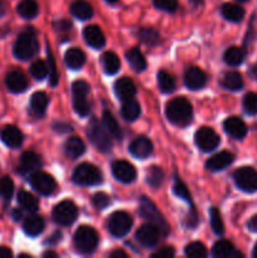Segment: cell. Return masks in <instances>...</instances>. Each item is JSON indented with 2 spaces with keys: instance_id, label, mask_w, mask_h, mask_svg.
Masks as SVG:
<instances>
[{
  "instance_id": "1",
  "label": "cell",
  "mask_w": 257,
  "mask_h": 258,
  "mask_svg": "<svg viewBox=\"0 0 257 258\" xmlns=\"http://www.w3.org/2000/svg\"><path fill=\"white\" fill-rule=\"evenodd\" d=\"M39 52V43L37 39V33L32 27L25 28L15 39L13 45V54L20 60L32 59Z\"/></svg>"
},
{
  "instance_id": "2",
  "label": "cell",
  "mask_w": 257,
  "mask_h": 258,
  "mask_svg": "<svg viewBox=\"0 0 257 258\" xmlns=\"http://www.w3.org/2000/svg\"><path fill=\"white\" fill-rule=\"evenodd\" d=\"M165 113L168 120L176 126L189 125L193 118V107L185 97H175L166 105Z\"/></svg>"
},
{
  "instance_id": "3",
  "label": "cell",
  "mask_w": 257,
  "mask_h": 258,
  "mask_svg": "<svg viewBox=\"0 0 257 258\" xmlns=\"http://www.w3.org/2000/svg\"><path fill=\"white\" fill-rule=\"evenodd\" d=\"M87 135L92 145L97 149L101 153L106 154L110 153L112 149V140H111V135L106 127L103 126L102 122L97 120V118L92 117L88 122L87 126Z\"/></svg>"
},
{
  "instance_id": "4",
  "label": "cell",
  "mask_w": 257,
  "mask_h": 258,
  "mask_svg": "<svg viewBox=\"0 0 257 258\" xmlns=\"http://www.w3.org/2000/svg\"><path fill=\"white\" fill-rule=\"evenodd\" d=\"M139 212H140V216L144 219H146L149 223L158 227L160 229L161 234L168 236L169 232H170V227H169L168 222L165 221L160 211L156 208L154 202H151L148 197H141L140 202H139Z\"/></svg>"
},
{
  "instance_id": "5",
  "label": "cell",
  "mask_w": 257,
  "mask_h": 258,
  "mask_svg": "<svg viewBox=\"0 0 257 258\" xmlns=\"http://www.w3.org/2000/svg\"><path fill=\"white\" fill-rule=\"evenodd\" d=\"M73 243L78 252L83 254L92 253L98 244V234L95 228L90 226H81L76 231Z\"/></svg>"
},
{
  "instance_id": "6",
  "label": "cell",
  "mask_w": 257,
  "mask_h": 258,
  "mask_svg": "<svg viewBox=\"0 0 257 258\" xmlns=\"http://www.w3.org/2000/svg\"><path fill=\"white\" fill-rule=\"evenodd\" d=\"M72 180L78 185L91 186L97 185L102 181V173L97 166L90 163H82L76 166L73 171Z\"/></svg>"
},
{
  "instance_id": "7",
  "label": "cell",
  "mask_w": 257,
  "mask_h": 258,
  "mask_svg": "<svg viewBox=\"0 0 257 258\" xmlns=\"http://www.w3.org/2000/svg\"><path fill=\"white\" fill-rule=\"evenodd\" d=\"M88 92H90V86L86 81L78 80L75 81L72 85V97H73V107L75 111L81 116L86 117L91 111L90 102H88Z\"/></svg>"
},
{
  "instance_id": "8",
  "label": "cell",
  "mask_w": 257,
  "mask_h": 258,
  "mask_svg": "<svg viewBox=\"0 0 257 258\" xmlns=\"http://www.w3.org/2000/svg\"><path fill=\"white\" fill-rule=\"evenodd\" d=\"M131 227H133V218L126 212H115L108 218V232L115 237H125L130 232Z\"/></svg>"
},
{
  "instance_id": "9",
  "label": "cell",
  "mask_w": 257,
  "mask_h": 258,
  "mask_svg": "<svg viewBox=\"0 0 257 258\" xmlns=\"http://www.w3.org/2000/svg\"><path fill=\"white\" fill-rule=\"evenodd\" d=\"M234 183L244 193L257 191V171L251 166H242L234 171Z\"/></svg>"
},
{
  "instance_id": "10",
  "label": "cell",
  "mask_w": 257,
  "mask_h": 258,
  "mask_svg": "<svg viewBox=\"0 0 257 258\" xmlns=\"http://www.w3.org/2000/svg\"><path fill=\"white\" fill-rule=\"evenodd\" d=\"M53 219L60 226H70L78 216V208L72 201H62L53 208Z\"/></svg>"
},
{
  "instance_id": "11",
  "label": "cell",
  "mask_w": 257,
  "mask_h": 258,
  "mask_svg": "<svg viewBox=\"0 0 257 258\" xmlns=\"http://www.w3.org/2000/svg\"><path fill=\"white\" fill-rule=\"evenodd\" d=\"M29 183L35 191L45 197L53 194L57 189V183H55L54 178L48 173H44V171L38 170L30 174Z\"/></svg>"
},
{
  "instance_id": "12",
  "label": "cell",
  "mask_w": 257,
  "mask_h": 258,
  "mask_svg": "<svg viewBox=\"0 0 257 258\" xmlns=\"http://www.w3.org/2000/svg\"><path fill=\"white\" fill-rule=\"evenodd\" d=\"M196 145L204 153L213 151L221 144V138L212 127L204 126L196 133Z\"/></svg>"
},
{
  "instance_id": "13",
  "label": "cell",
  "mask_w": 257,
  "mask_h": 258,
  "mask_svg": "<svg viewBox=\"0 0 257 258\" xmlns=\"http://www.w3.org/2000/svg\"><path fill=\"white\" fill-rule=\"evenodd\" d=\"M161 232L154 224L148 223L141 226L136 232V241L141 244V246L146 247V248H151L158 244L159 239H160Z\"/></svg>"
},
{
  "instance_id": "14",
  "label": "cell",
  "mask_w": 257,
  "mask_h": 258,
  "mask_svg": "<svg viewBox=\"0 0 257 258\" xmlns=\"http://www.w3.org/2000/svg\"><path fill=\"white\" fill-rule=\"evenodd\" d=\"M40 165H42V160L38 154H35L34 151H25L20 155L17 170L20 175H30L39 170Z\"/></svg>"
},
{
  "instance_id": "15",
  "label": "cell",
  "mask_w": 257,
  "mask_h": 258,
  "mask_svg": "<svg viewBox=\"0 0 257 258\" xmlns=\"http://www.w3.org/2000/svg\"><path fill=\"white\" fill-rule=\"evenodd\" d=\"M113 176L121 183H133L136 179V169L134 168L133 164L125 160H116L111 165Z\"/></svg>"
},
{
  "instance_id": "16",
  "label": "cell",
  "mask_w": 257,
  "mask_h": 258,
  "mask_svg": "<svg viewBox=\"0 0 257 258\" xmlns=\"http://www.w3.org/2000/svg\"><path fill=\"white\" fill-rule=\"evenodd\" d=\"M0 140L8 148L18 149L22 146L23 141H24V135L17 126L7 125L0 131Z\"/></svg>"
},
{
  "instance_id": "17",
  "label": "cell",
  "mask_w": 257,
  "mask_h": 258,
  "mask_svg": "<svg viewBox=\"0 0 257 258\" xmlns=\"http://www.w3.org/2000/svg\"><path fill=\"white\" fill-rule=\"evenodd\" d=\"M28 78L20 70H13L5 77V86L12 93H23L28 88Z\"/></svg>"
},
{
  "instance_id": "18",
  "label": "cell",
  "mask_w": 257,
  "mask_h": 258,
  "mask_svg": "<svg viewBox=\"0 0 257 258\" xmlns=\"http://www.w3.org/2000/svg\"><path fill=\"white\" fill-rule=\"evenodd\" d=\"M184 83L189 90H201L207 83V75L199 67H189L184 75Z\"/></svg>"
},
{
  "instance_id": "19",
  "label": "cell",
  "mask_w": 257,
  "mask_h": 258,
  "mask_svg": "<svg viewBox=\"0 0 257 258\" xmlns=\"http://www.w3.org/2000/svg\"><path fill=\"white\" fill-rule=\"evenodd\" d=\"M128 151L136 159H146L153 153V143L145 136L134 139L128 145Z\"/></svg>"
},
{
  "instance_id": "20",
  "label": "cell",
  "mask_w": 257,
  "mask_h": 258,
  "mask_svg": "<svg viewBox=\"0 0 257 258\" xmlns=\"http://www.w3.org/2000/svg\"><path fill=\"white\" fill-rule=\"evenodd\" d=\"M83 38H85V42L95 49H100L106 44L105 34L98 25L91 24L86 27L83 29Z\"/></svg>"
},
{
  "instance_id": "21",
  "label": "cell",
  "mask_w": 257,
  "mask_h": 258,
  "mask_svg": "<svg viewBox=\"0 0 257 258\" xmlns=\"http://www.w3.org/2000/svg\"><path fill=\"white\" fill-rule=\"evenodd\" d=\"M234 160L233 154L229 153V151H221V153L216 154L212 158H209L206 163V168L208 169L209 171H213V173H217V171L224 170L227 166L231 165Z\"/></svg>"
},
{
  "instance_id": "22",
  "label": "cell",
  "mask_w": 257,
  "mask_h": 258,
  "mask_svg": "<svg viewBox=\"0 0 257 258\" xmlns=\"http://www.w3.org/2000/svg\"><path fill=\"white\" fill-rule=\"evenodd\" d=\"M48 103H49V98H48L47 93L42 92V91L34 92L30 97L29 102L30 113L37 118L43 117L45 115V111H47Z\"/></svg>"
},
{
  "instance_id": "23",
  "label": "cell",
  "mask_w": 257,
  "mask_h": 258,
  "mask_svg": "<svg viewBox=\"0 0 257 258\" xmlns=\"http://www.w3.org/2000/svg\"><path fill=\"white\" fill-rule=\"evenodd\" d=\"M224 131L228 134L229 136H232L233 139L237 140H241L244 136L247 135V126L243 122V120H241L239 117L236 116H231V117L227 118L223 122Z\"/></svg>"
},
{
  "instance_id": "24",
  "label": "cell",
  "mask_w": 257,
  "mask_h": 258,
  "mask_svg": "<svg viewBox=\"0 0 257 258\" xmlns=\"http://www.w3.org/2000/svg\"><path fill=\"white\" fill-rule=\"evenodd\" d=\"M113 91H115V95L117 96L118 100L123 101L135 96L136 86L131 78L121 77L115 82Z\"/></svg>"
},
{
  "instance_id": "25",
  "label": "cell",
  "mask_w": 257,
  "mask_h": 258,
  "mask_svg": "<svg viewBox=\"0 0 257 258\" xmlns=\"http://www.w3.org/2000/svg\"><path fill=\"white\" fill-rule=\"evenodd\" d=\"M45 222L38 214H30L23 222V231L27 236L29 237H37L44 231Z\"/></svg>"
},
{
  "instance_id": "26",
  "label": "cell",
  "mask_w": 257,
  "mask_h": 258,
  "mask_svg": "<svg viewBox=\"0 0 257 258\" xmlns=\"http://www.w3.org/2000/svg\"><path fill=\"white\" fill-rule=\"evenodd\" d=\"M71 14L80 20H88L93 17V8L87 0H75L70 7Z\"/></svg>"
},
{
  "instance_id": "27",
  "label": "cell",
  "mask_w": 257,
  "mask_h": 258,
  "mask_svg": "<svg viewBox=\"0 0 257 258\" xmlns=\"http://www.w3.org/2000/svg\"><path fill=\"white\" fill-rule=\"evenodd\" d=\"M221 14L228 22L239 23L244 18V9L238 4L224 3L221 7Z\"/></svg>"
},
{
  "instance_id": "28",
  "label": "cell",
  "mask_w": 257,
  "mask_h": 258,
  "mask_svg": "<svg viewBox=\"0 0 257 258\" xmlns=\"http://www.w3.org/2000/svg\"><path fill=\"white\" fill-rule=\"evenodd\" d=\"M65 153L68 158L77 159L86 153V144L77 136H72L65 144Z\"/></svg>"
},
{
  "instance_id": "29",
  "label": "cell",
  "mask_w": 257,
  "mask_h": 258,
  "mask_svg": "<svg viewBox=\"0 0 257 258\" xmlns=\"http://www.w3.org/2000/svg\"><path fill=\"white\" fill-rule=\"evenodd\" d=\"M212 254L217 258H233L242 257L239 252L236 251L233 244L229 241H218L212 248Z\"/></svg>"
},
{
  "instance_id": "30",
  "label": "cell",
  "mask_w": 257,
  "mask_h": 258,
  "mask_svg": "<svg viewBox=\"0 0 257 258\" xmlns=\"http://www.w3.org/2000/svg\"><path fill=\"white\" fill-rule=\"evenodd\" d=\"M141 107L140 103L135 100L134 97L127 98V100L122 101V106H121V116L125 118L126 121H135L136 118L140 116Z\"/></svg>"
},
{
  "instance_id": "31",
  "label": "cell",
  "mask_w": 257,
  "mask_h": 258,
  "mask_svg": "<svg viewBox=\"0 0 257 258\" xmlns=\"http://www.w3.org/2000/svg\"><path fill=\"white\" fill-rule=\"evenodd\" d=\"M65 62L67 67L71 68V70H80L86 63V55L78 48H71V49L66 52Z\"/></svg>"
},
{
  "instance_id": "32",
  "label": "cell",
  "mask_w": 257,
  "mask_h": 258,
  "mask_svg": "<svg viewBox=\"0 0 257 258\" xmlns=\"http://www.w3.org/2000/svg\"><path fill=\"white\" fill-rule=\"evenodd\" d=\"M101 63H102V67H103V71H105V73H107V75L110 76L116 75V73L120 71V66H121L120 58L117 57L116 53L111 52V50L103 53L102 57H101Z\"/></svg>"
},
{
  "instance_id": "33",
  "label": "cell",
  "mask_w": 257,
  "mask_h": 258,
  "mask_svg": "<svg viewBox=\"0 0 257 258\" xmlns=\"http://www.w3.org/2000/svg\"><path fill=\"white\" fill-rule=\"evenodd\" d=\"M221 86L229 91H239L243 87V78H242L241 73L231 71V72L224 73L221 80Z\"/></svg>"
},
{
  "instance_id": "34",
  "label": "cell",
  "mask_w": 257,
  "mask_h": 258,
  "mask_svg": "<svg viewBox=\"0 0 257 258\" xmlns=\"http://www.w3.org/2000/svg\"><path fill=\"white\" fill-rule=\"evenodd\" d=\"M102 123L112 138H115L116 140H122V130H121L120 125H118V122L116 121V118L113 117V115L110 111H103Z\"/></svg>"
},
{
  "instance_id": "35",
  "label": "cell",
  "mask_w": 257,
  "mask_h": 258,
  "mask_svg": "<svg viewBox=\"0 0 257 258\" xmlns=\"http://www.w3.org/2000/svg\"><path fill=\"white\" fill-rule=\"evenodd\" d=\"M17 13L24 19H34L39 13V7L35 0H20L17 5Z\"/></svg>"
},
{
  "instance_id": "36",
  "label": "cell",
  "mask_w": 257,
  "mask_h": 258,
  "mask_svg": "<svg viewBox=\"0 0 257 258\" xmlns=\"http://www.w3.org/2000/svg\"><path fill=\"white\" fill-rule=\"evenodd\" d=\"M126 60L130 64L135 72H143L146 68V60L144 54L139 48H131L127 53H126Z\"/></svg>"
},
{
  "instance_id": "37",
  "label": "cell",
  "mask_w": 257,
  "mask_h": 258,
  "mask_svg": "<svg viewBox=\"0 0 257 258\" xmlns=\"http://www.w3.org/2000/svg\"><path fill=\"white\" fill-rule=\"evenodd\" d=\"M18 204L20 206V208L30 212V213H34L39 208L38 199L27 190H19V193H18Z\"/></svg>"
},
{
  "instance_id": "38",
  "label": "cell",
  "mask_w": 257,
  "mask_h": 258,
  "mask_svg": "<svg viewBox=\"0 0 257 258\" xmlns=\"http://www.w3.org/2000/svg\"><path fill=\"white\" fill-rule=\"evenodd\" d=\"M244 57H246V53H244V50L241 47H229L223 54L224 62L228 66H232V67L242 64Z\"/></svg>"
},
{
  "instance_id": "39",
  "label": "cell",
  "mask_w": 257,
  "mask_h": 258,
  "mask_svg": "<svg viewBox=\"0 0 257 258\" xmlns=\"http://www.w3.org/2000/svg\"><path fill=\"white\" fill-rule=\"evenodd\" d=\"M138 37L144 44L150 45V47L156 45L160 40V34L154 28H141L138 32Z\"/></svg>"
},
{
  "instance_id": "40",
  "label": "cell",
  "mask_w": 257,
  "mask_h": 258,
  "mask_svg": "<svg viewBox=\"0 0 257 258\" xmlns=\"http://www.w3.org/2000/svg\"><path fill=\"white\" fill-rule=\"evenodd\" d=\"M158 86L159 90L163 93H170L175 90V81H174L173 76L169 75L166 71H159Z\"/></svg>"
},
{
  "instance_id": "41",
  "label": "cell",
  "mask_w": 257,
  "mask_h": 258,
  "mask_svg": "<svg viewBox=\"0 0 257 258\" xmlns=\"http://www.w3.org/2000/svg\"><path fill=\"white\" fill-rule=\"evenodd\" d=\"M29 72L35 80L43 81L48 75H49V67L43 59H37L30 64Z\"/></svg>"
},
{
  "instance_id": "42",
  "label": "cell",
  "mask_w": 257,
  "mask_h": 258,
  "mask_svg": "<svg viewBox=\"0 0 257 258\" xmlns=\"http://www.w3.org/2000/svg\"><path fill=\"white\" fill-rule=\"evenodd\" d=\"M13 194H14V181L10 176H2L0 178V198L8 203L13 198Z\"/></svg>"
},
{
  "instance_id": "43",
  "label": "cell",
  "mask_w": 257,
  "mask_h": 258,
  "mask_svg": "<svg viewBox=\"0 0 257 258\" xmlns=\"http://www.w3.org/2000/svg\"><path fill=\"white\" fill-rule=\"evenodd\" d=\"M209 218H211V227L214 233L217 236H222L224 233V224L221 216V212L218 211V208L212 207L211 211H209Z\"/></svg>"
},
{
  "instance_id": "44",
  "label": "cell",
  "mask_w": 257,
  "mask_h": 258,
  "mask_svg": "<svg viewBox=\"0 0 257 258\" xmlns=\"http://www.w3.org/2000/svg\"><path fill=\"white\" fill-rule=\"evenodd\" d=\"M164 180V171L163 169L159 168V166L153 165L151 168H149L148 174H146V181L150 186L153 188H159L161 185Z\"/></svg>"
},
{
  "instance_id": "45",
  "label": "cell",
  "mask_w": 257,
  "mask_h": 258,
  "mask_svg": "<svg viewBox=\"0 0 257 258\" xmlns=\"http://www.w3.org/2000/svg\"><path fill=\"white\" fill-rule=\"evenodd\" d=\"M184 252H185L186 256L190 258H202L208 254L206 246L202 242H191V243L186 244Z\"/></svg>"
},
{
  "instance_id": "46",
  "label": "cell",
  "mask_w": 257,
  "mask_h": 258,
  "mask_svg": "<svg viewBox=\"0 0 257 258\" xmlns=\"http://www.w3.org/2000/svg\"><path fill=\"white\" fill-rule=\"evenodd\" d=\"M173 191L178 198L184 199L186 203L190 204L191 207H194L193 203H191V197H190V193H189L188 188H186L185 184H184L178 176H175V181H174V185H173Z\"/></svg>"
},
{
  "instance_id": "47",
  "label": "cell",
  "mask_w": 257,
  "mask_h": 258,
  "mask_svg": "<svg viewBox=\"0 0 257 258\" xmlns=\"http://www.w3.org/2000/svg\"><path fill=\"white\" fill-rule=\"evenodd\" d=\"M243 110L248 115L257 113V93L249 92L243 98Z\"/></svg>"
},
{
  "instance_id": "48",
  "label": "cell",
  "mask_w": 257,
  "mask_h": 258,
  "mask_svg": "<svg viewBox=\"0 0 257 258\" xmlns=\"http://www.w3.org/2000/svg\"><path fill=\"white\" fill-rule=\"evenodd\" d=\"M47 53H48V67H49V83L52 87H55L58 85V81H59V77H58V71L55 68V62L54 58H53L52 52H50V48H47Z\"/></svg>"
},
{
  "instance_id": "49",
  "label": "cell",
  "mask_w": 257,
  "mask_h": 258,
  "mask_svg": "<svg viewBox=\"0 0 257 258\" xmlns=\"http://www.w3.org/2000/svg\"><path fill=\"white\" fill-rule=\"evenodd\" d=\"M156 9L166 13H174L179 7L178 0H153Z\"/></svg>"
},
{
  "instance_id": "50",
  "label": "cell",
  "mask_w": 257,
  "mask_h": 258,
  "mask_svg": "<svg viewBox=\"0 0 257 258\" xmlns=\"http://www.w3.org/2000/svg\"><path fill=\"white\" fill-rule=\"evenodd\" d=\"M111 199L110 197L107 196L103 191H98V193L93 194L92 197V204L96 209H105L110 206Z\"/></svg>"
},
{
  "instance_id": "51",
  "label": "cell",
  "mask_w": 257,
  "mask_h": 258,
  "mask_svg": "<svg viewBox=\"0 0 257 258\" xmlns=\"http://www.w3.org/2000/svg\"><path fill=\"white\" fill-rule=\"evenodd\" d=\"M174 256H175V251L171 247H164V248H160L155 253L151 254L153 258H170Z\"/></svg>"
},
{
  "instance_id": "52",
  "label": "cell",
  "mask_w": 257,
  "mask_h": 258,
  "mask_svg": "<svg viewBox=\"0 0 257 258\" xmlns=\"http://www.w3.org/2000/svg\"><path fill=\"white\" fill-rule=\"evenodd\" d=\"M55 28L58 29V32H62V33H67L68 30L72 28V23L70 22V20H66V19H62V20H58L57 23H55Z\"/></svg>"
},
{
  "instance_id": "53",
  "label": "cell",
  "mask_w": 257,
  "mask_h": 258,
  "mask_svg": "<svg viewBox=\"0 0 257 258\" xmlns=\"http://www.w3.org/2000/svg\"><path fill=\"white\" fill-rule=\"evenodd\" d=\"M53 130L57 131L59 134H67L70 131H72V127H71L68 123L65 122H54L53 123Z\"/></svg>"
},
{
  "instance_id": "54",
  "label": "cell",
  "mask_w": 257,
  "mask_h": 258,
  "mask_svg": "<svg viewBox=\"0 0 257 258\" xmlns=\"http://www.w3.org/2000/svg\"><path fill=\"white\" fill-rule=\"evenodd\" d=\"M247 227H248V229L251 232H254V233H257V214H256V216L252 217V218L249 219L248 222H247Z\"/></svg>"
},
{
  "instance_id": "55",
  "label": "cell",
  "mask_w": 257,
  "mask_h": 258,
  "mask_svg": "<svg viewBox=\"0 0 257 258\" xmlns=\"http://www.w3.org/2000/svg\"><path fill=\"white\" fill-rule=\"evenodd\" d=\"M110 257L111 258H127L128 254L126 253L125 251H122V249H115V251L111 252Z\"/></svg>"
},
{
  "instance_id": "56",
  "label": "cell",
  "mask_w": 257,
  "mask_h": 258,
  "mask_svg": "<svg viewBox=\"0 0 257 258\" xmlns=\"http://www.w3.org/2000/svg\"><path fill=\"white\" fill-rule=\"evenodd\" d=\"M13 257L12 249L8 248V247L0 246V258H10Z\"/></svg>"
},
{
  "instance_id": "57",
  "label": "cell",
  "mask_w": 257,
  "mask_h": 258,
  "mask_svg": "<svg viewBox=\"0 0 257 258\" xmlns=\"http://www.w3.org/2000/svg\"><path fill=\"white\" fill-rule=\"evenodd\" d=\"M60 237H62V233H60V232H55L54 234H52V236H50V238H48L47 243L57 244L58 242L60 241Z\"/></svg>"
},
{
  "instance_id": "58",
  "label": "cell",
  "mask_w": 257,
  "mask_h": 258,
  "mask_svg": "<svg viewBox=\"0 0 257 258\" xmlns=\"http://www.w3.org/2000/svg\"><path fill=\"white\" fill-rule=\"evenodd\" d=\"M12 218L14 219L15 222H18V221H20V219L23 218V214H22V211H20V209H18V208H15V209H13L12 211Z\"/></svg>"
},
{
  "instance_id": "59",
  "label": "cell",
  "mask_w": 257,
  "mask_h": 258,
  "mask_svg": "<svg viewBox=\"0 0 257 258\" xmlns=\"http://www.w3.org/2000/svg\"><path fill=\"white\" fill-rule=\"evenodd\" d=\"M249 75H251L252 78L257 80V63H254V64L249 68Z\"/></svg>"
},
{
  "instance_id": "60",
  "label": "cell",
  "mask_w": 257,
  "mask_h": 258,
  "mask_svg": "<svg viewBox=\"0 0 257 258\" xmlns=\"http://www.w3.org/2000/svg\"><path fill=\"white\" fill-rule=\"evenodd\" d=\"M5 12H7V7H5V3L3 0H0V18L4 17Z\"/></svg>"
},
{
  "instance_id": "61",
  "label": "cell",
  "mask_w": 257,
  "mask_h": 258,
  "mask_svg": "<svg viewBox=\"0 0 257 258\" xmlns=\"http://www.w3.org/2000/svg\"><path fill=\"white\" fill-rule=\"evenodd\" d=\"M43 257H54V258H57L58 257V254L55 253V252H45L44 254H43Z\"/></svg>"
},
{
  "instance_id": "62",
  "label": "cell",
  "mask_w": 257,
  "mask_h": 258,
  "mask_svg": "<svg viewBox=\"0 0 257 258\" xmlns=\"http://www.w3.org/2000/svg\"><path fill=\"white\" fill-rule=\"evenodd\" d=\"M252 256H253L254 258H257V243L254 244V247H253V251H252Z\"/></svg>"
},
{
  "instance_id": "63",
  "label": "cell",
  "mask_w": 257,
  "mask_h": 258,
  "mask_svg": "<svg viewBox=\"0 0 257 258\" xmlns=\"http://www.w3.org/2000/svg\"><path fill=\"white\" fill-rule=\"evenodd\" d=\"M105 2L108 4H116V3H118V0H105Z\"/></svg>"
},
{
  "instance_id": "64",
  "label": "cell",
  "mask_w": 257,
  "mask_h": 258,
  "mask_svg": "<svg viewBox=\"0 0 257 258\" xmlns=\"http://www.w3.org/2000/svg\"><path fill=\"white\" fill-rule=\"evenodd\" d=\"M237 2H241V3H244V2H247V0H237Z\"/></svg>"
}]
</instances>
